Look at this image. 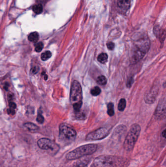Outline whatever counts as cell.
Here are the masks:
<instances>
[{
	"mask_svg": "<svg viewBox=\"0 0 166 167\" xmlns=\"http://www.w3.org/2000/svg\"><path fill=\"white\" fill-rule=\"evenodd\" d=\"M150 42L146 37L142 38L136 41L134 44L133 54L131 59V63L134 64L142 59L149 50Z\"/></svg>",
	"mask_w": 166,
	"mask_h": 167,
	"instance_id": "2",
	"label": "cell"
},
{
	"mask_svg": "<svg viewBox=\"0 0 166 167\" xmlns=\"http://www.w3.org/2000/svg\"><path fill=\"white\" fill-rule=\"evenodd\" d=\"M43 44L42 42H40L37 44L35 46V50L37 52H40L42 51V49H43Z\"/></svg>",
	"mask_w": 166,
	"mask_h": 167,
	"instance_id": "23",
	"label": "cell"
},
{
	"mask_svg": "<svg viewBox=\"0 0 166 167\" xmlns=\"http://www.w3.org/2000/svg\"><path fill=\"white\" fill-rule=\"evenodd\" d=\"M29 41L32 42H37L39 40V34L37 32H33L31 33L28 37Z\"/></svg>",
	"mask_w": 166,
	"mask_h": 167,
	"instance_id": "13",
	"label": "cell"
},
{
	"mask_svg": "<svg viewBox=\"0 0 166 167\" xmlns=\"http://www.w3.org/2000/svg\"><path fill=\"white\" fill-rule=\"evenodd\" d=\"M110 132V130L107 128H100L88 134L86 140L87 141L101 140L107 137Z\"/></svg>",
	"mask_w": 166,
	"mask_h": 167,
	"instance_id": "7",
	"label": "cell"
},
{
	"mask_svg": "<svg viewBox=\"0 0 166 167\" xmlns=\"http://www.w3.org/2000/svg\"><path fill=\"white\" fill-rule=\"evenodd\" d=\"M166 113V101L165 98L162 99L158 105L157 110L155 111V115L158 119L163 118L165 117Z\"/></svg>",
	"mask_w": 166,
	"mask_h": 167,
	"instance_id": "10",
	"label": "cell"
},
{
	"mask_svg": "<svg viewBox=\"0 0 166 167\" xmlns=\"http://www.w3.org/2000/svg\"><path fill=\"white\" fill-rule=\"evenodd\" d=\"M60 137L65 143H69L75 140L76 137L77 132L75 129L69 124L62 123L59 127Z\"/></svg>",
	"mask_w": 166,
	"mask_h": 167,
	"instance_id": "6",
	"label": "cell"
},
{
	"mask_svg": "<svg viewBox=\"0 0 166 167\" xmlns=\"http://www.w3.org/2000/svg\"><path fill=\"white\" fill-rule=\"evenodd\" d=\"M131 0H118V6L119 9L127 11L130 7Z\"/></svg>",
	"mask_w": 166,
	"mask_h": 167,
	"instance_id": "12",
	"label": "cell"
},
{
	"mask_svg": "<svg viewBox=\"0 0 166 167\" xmlns=\"http://www.w3.org/2000/svg\"><path fill=\"white\" fill-rule=\"evenodd\" d=\"M158 94L157 87L154 86L152 87L149 91L146 93L145 96V101L147 104H152L155 101Z\"/></svg>",
	"mask_w": 166,
	"mask_h": 167,
	"instance_id": "9",
	"label": "cell"
},
{
	"mask_svg": "<svg viewBox=\"0 0 166 167\" xmlns=\"http://www.w3.org/2000/svg\"><path fill=\"white\" fill-rule=\"evenodd\" d=\"M24 126L26 128L27 130L29 131H36L38 130V127L35 124L31 123H26L24 124Z\"/></svg>",
	"mask_w": 166,
	"mask_h": 167,
	"instance_id": "15",
	"label": "cell"
},
{
	"mask_svg": "<svg viewBox=\"0 0 166 167\" xmlns=\"http://www.w3.org/2000/svg\"><path fill=\"white\" fill-rule=\"evenodd\" d=\"M134 80L133 79V77H130L129 78L127 82V86L128 88H130L134 83Z\"/></svg>",
	"mask_w": 166,
	"mask_h": 167,
	"instance_id": "26",
	"label": "cell"
},
{
	"mask_svg": "<svg viewBox=\"0 0 166 167\" xmlns=\"http://www.w3.org/2000/svg\"><path fill=\"white\" fill-rule=\"evenodd\" d=\"M70 100L75 111L77 113L80 111L82 105V91L81 85L76 80H74L72 82Z\"/></svg>",
	"mask_w": 166,
	"mask_h": 167,
	"instance_id": "3",
	"label": "cell"
},
{
	"mask_svg": "<svg viewBox=\"0 0 166 167\" xmlns=\"http://www.w3.org/2000/svg\"><path fill=\"white\" fill-rule=\"evenodd\" d=\"M39 148L45 150H50L57 152L59 150V147L55 142L48 138H41L38 142Z\"/></svg>",
	"mask_w": 166,
	"mask_h": 167,
	"instance_id": "8",
	"label": "cell"
},
{
	"mask_svg": "<svg viewBox=\"0 0 166 167\" xmlns=\"http://www.w3.org/2000/svg\"><path fill=\"white\" fill-rule=\"evenodd\" d=\"M97 149V145L93 144L83 145L67 153L66 156L67 160H74L84 156L90 155L95 153Z\"/></svg>",
	"mask_w": 166,
	"mask_h": 167,
	"instance_id": "4",
	"label": "cell"
},
{
	"mask_svg": "<svg viewBox=\"0 0 166 167\" xmlns=\"http://www.w3.org/2000/svg\"><path fill=\"white\" fill-rule=\"evenodd\" d=\"M130 161L122 156L100 155L95 159L93 164L95 167H127Z\"/></svg>",
	"mask_w": 166,
	"mask_h": 167,
	"instance_id": "1",
	"label": "cell"
},
{
	"mask_svg": "<svg viewBox=\"0 0 166 167\" xmlns=\"http://www.w3.org/2000/svg\"><path fill=\"white\" fill-rule=\"evenodd\" d=\"M114 105L112 103H109L107 105V113L110 116H112L115 114Z\"/></svg>",
	"mask_w": 166,
	"mask_h": 167,
	"instance_id": "18",
	"label": "cell"
},
{
	"mask_svg": "<svg viewBox=\"0 0 166 167\" xmlns=\"http://www.w3.org/2000/svg\"><path fill=\"white\" fill-rule=\"evenodd\" d=\"M44 79L46 80L47 79V78H48V76H47V75H46V74H44Z\"/></svg>",
	"mask_w": 166,
	"mask_h": 167,
	"instance_id": "29",
	"label": "cell"
},
{
	"mask_svg": "<svg viewBox=\"0 0 166 167\" xmlns=\"http://www.w3.org/2000/svg\"><path fill=\"white\" fill-rule=\"evenodd\" d=\"M32 9L36 14H40L43 11V7L42 4H38L34 6L32 8Z\"/></svg>",
	"mask_w": 166,
	"mask_h": 167,
	"instance_id": "16",
	"label": "cell"
},
{
	"mask_svg": "<svg viewBox=\"0 0 166 167\" xmlns=\"http://www.w3.org/2000/svg\"><path fill=\"white\" fill-rule=\"evenodd\" d=\"M37 121L39 123H40V124H42L43 123V122H44V118H43V116H42V114L40 113V114H38L37 116Z\"/></svg>",
	"mask_w": 166,
	"mask_h": 167,
	"instance_id": "25",
	"label": "cell"
},
{
	"mask_svg": "<svg viewBox=\"0 0 166 167\" xmlns=\"http://www.w3.org/2000/svg\"><path fill=\"white\" fill-rule=\"evenodd\" d=\"M140 131L141 128L139 124H134L131 126L123 144V147L126 151L130 152L133 150L138 140Z\"/></svg>",
	"mask_w": 166,
	"mask_h": 167,
	"instance_id": "5",
	"label": "cell"
},
{
	"mask_svg": "<svg viewBox=\"0 0 166 167\" xmlns=\"http://www.w3.org/2000/svg\"><path fill=\"white\" fill-rule=\"evenodd\" d=\"M154 34L157 37L159 38L161 43L165 40L166 37V31L165 29H163L159 25H156L154 28Z\"/></svg>",
	"mask_w": 166,
	"mask_h": 167,
	"instance_id": "11",
	"label": "cell"
},
{
	"mask_svg": "<svg viewBox=\"0 0 166 167\" xmlns=\"http://www.w3.org/2000/svg\"><path fill=\"white\" fill-rule=\"evenodd\" d=\"M162 136H163V137H164V138H165V137H166V130H164V131L162 132Z\"/></svg>",
	"mask_w": 166,
	"mask_h": 167,
	"instance_id": "28",
	"label": "cell"
},
{
	"mask_svg": "<svg viewBox=\"0 0 166 167\" xmlns=\"http://www.w3.org/2000/svg\"><path fill=\"white\" fill-rule=\"evenodd\" d=\"M16 107V105L14 102H10L9 109L8 110V113L9 114H11L12 115L15 114Z\"/></svg>",
	"mask_w": 166,
	"mask_h": 167,
	"instance_id": "21",
	"label": "cell"
},
{
	"mask_svg": "<svg viewBox=\"0 0 166 167\" xmlns=\"http://www.w3.org/2000/svg\"><path fill=\"white\" fill-rule=\"evenodd\" d=\"M97 83L98 84L103 86V85H105L106 84L107 82V80L104 76L101 75V76H100L97 77Z\"/></svg>",
	"mask_w": 166,
	"mask_h": 167,
	"instance_id": "19",
	"label": "cell"
},
{
	"mask_svg": "<svg viewBox=\"0 0 166 167\" xmlns=\"http://www.w3.org/2000/svg\"><path fill=\"white\" fill-rule=\"evenodd\" d=\"M52 53L50 51H46L42 53L41 55V59L43 61H46L48 60L51 57Z\"/></svg>",
	"mask_w": 166,
	"mask_h": 167,
	"instance_id": "20",
	"label": "cell"
},
{
	"mask_svg": "<svg viewBox=\"0 0 166 167\" xmlns=\"http://www.w3.org/2000/svg\"><path fill=\"white\" fill-rule=\"evenodd\" d=\"M107 46L109 50H112L115 49V45L114 43L112 42H108L107 43Z\"/></svg>",
	"mask_w": 166,
	"mask_h": 167,
	"instance_id": "24",
	"label": "cell"
},
{
	"mask_svg": "<svg viewBox=\"0 0 166 167\" xmlns=\"http://www.w3.org/2000/svg\"><path fill=\"white\" fill-rule=\"evenodd\" d=\"M39 67L35 66V67L32 68V69H31V73L34 74H36L39 71Z\"/></svg>",
	"mask_w": 166,
	"mask_h": 167,
	"instance_id": "27",
	"label": "cell"
},
{
	"mask_svg": "<svg viewBox=\"0 0 166 167\" xmlns=\"http://www.w3.org/2000/svg\"><path fill=\"white\" fill-rule=\"evenodd\" d=\"M108 58V55L106 53H102L98 56L97 60L100 62V63L105 64L107 62Z\"/></svg>",
	"mask_w": 166,
	"mask_h": 167,
	"instance_id": "14",
	"label": "cell"
},
{
	"mask_svg": "<svg viewBox=\"0 0 166 167\" xmlns=\"http://www.w3.org/2000/svg\"><path fill=\"white\" fill-rule=\"evenodd\" d=\"M126 106V101L125 99H121L118 105V110L120 111L124 110Z\"/></svg>",
	"mask_w": 166,
	"mask_h": 167,
	"instance_id": "17",
	"label": "cell"
},
{
	"mask_svg": "<svg viewBox=\"0 0 166 167\" xmlns=\"http://www.w3.org/2000/svg\"><path fill=\"white\" fill-rule=\"evenodd\" d=\"M101 92V89L98 86H95L91 90V94L93 96H97Z\"/></svg>",
	"mask_w": 166,
	"mask_h": 167,
	"instance_id": "22",
	"label": "cell"
}]
</instances>
